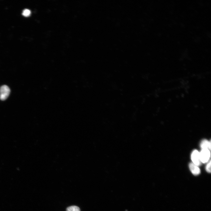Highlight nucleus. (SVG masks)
Returning <instances> with one entry per match:
<instances>
[{"instance_id": "nucleus-1", "label": "nucleus", "mask_w": 211, "mask_h": 211, "mask_svg": "<svg viewBox=\"0 0 211 211\" xmlns=\"http://www.w3.org/2000/svg\"><path fill=\"white\" fill-rule=\"evenodd\" d=\"M10 92L9 87L6 85L2 86L0 88V99L2 101L6 99L8 97Z\"/></svg>"}, {"instance_id": "nucleus-2", "label": "nucleus", "mask_w": 211, "mask_h": 211, "mask_svg": "<svg viewBox=\"0 0 211 211\" xmlns=\"http://www.w3.org/2000/svg\"><path fill=\"white\" fill-rule=\"evenodd\" d=\"M200 156L201 162L203 163L207 162L210 156V151L207 149H202L200 153Z\"/></svg>"}, {"instance_id": "nucleus-3", "label": "nucleus", "mask_w": 211, "mask_h": 211, "mask_svg": "<svg viewBox=\"0 0 211 211\" xmlns=\"http://www.w3.org/2000/svg\"><path fill=\"white\" fill-rule=\"evenodd\" d=\"M191 158L193 163L197 166L200 165L201 162L200 159V152L197 150H195L193 151L191 154Z\"/></svg>"}, {"instance_id": "nucleus-4", "label": "nucleus", "mask_w": 211, "mask_h": 211, "mask_svg": "<svg viewBox=\"0 0 211 211\" xmlns=\"http://www.w3.org/2000/svg\"><path fill=\"white\" fill-rule=\"evenodd\" d=\"M189 167L192 173L194 175H197L200 173V170L197 165L193 163H190L189 164Z\"/></svg>"}, {"instance_id": "nucleus-5", "label": "nucleus", "mask_w": 211, "mask_h": 211, "mask_svg": "<svg viewBox=\"0 0 211 211\" xmlns=\"http://www.w3.org/2000/svg\"><path fill=\"white\" fill-rule=\"evenodd\" d=\"M201 147L202 149H207L210 150L211 142H209L207 140L204 139L201 142L200 144Z\"/></svg>"}, {"instance_id": "nucleus-6", "label": "nucleus", "mask_w": 211, "mask_h": 211, "mask_svg": "<svg viewBox=\"0 0 211 211\" xmlns=\"http://www.w3.org/2000/svg\"><path fill=\"white\" fill-rule=\"evenodd\" d=\"M66 211H80V210L78 206H72L67 208Z\"/></svg>"}, {"instance_id": "nucleus-7", "label": "nucleus", "mask_w": 211, "mask_h": 211, "mask_svg": "<svg viewBox=\"0 0 211 211\" xmlns=\"http://www.w3.org/2000/svg\"><path fill=\"white\" fill-rule=\"evenodd\" d=\"M31 13L30 11L27 9H24L22 12V15L25 17H28L29 16Z\"/></svg>"}, {"instance_id": "nucleus-8", "label": "nucleus", "mask_w": 211, "mask_h": 211, "mask_svg": "<svg viewBox=\"0 0 211 211\" xmlns=\"http://www.w3.org/2000/svg\"><path fill=\"white\" fill-rule=\"evenodd\" d=\"M206 169L207 172L209 173L211 172V161L210 160L209 162L207 164Z\"/></svg>"}]
</instances>
